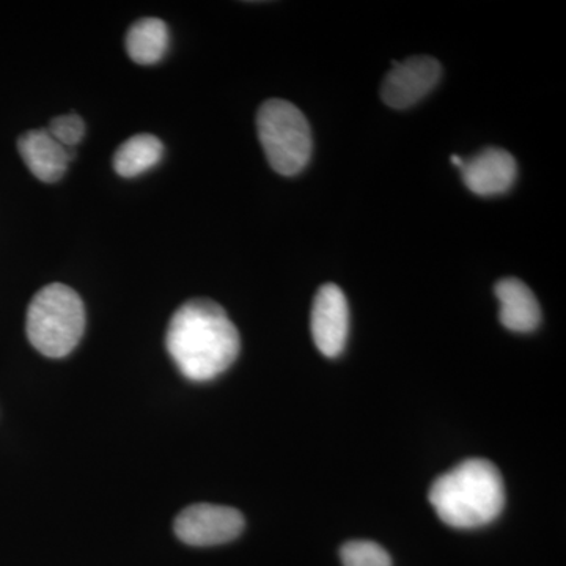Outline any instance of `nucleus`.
Returning <instances> with one entry per match:
<instances>
[{
  "label": "nucleus",
  "mask_w": 566,
  "mask_h": 566,
  "mask_svg": "<svg viewBox=\"0 0 566 566\" xmlns=\"http://www.w3.org/2000/svg\"><path fill=\"white\" fill-rule=\"evenodd\" d=\"M312 335L318 352L326 357L340 356L349 329L348 301L335 283L319 286L312 305Z\"/></svg>",
  "instance_id": "0eeeda50"
},
{
  "label": "nucleus",
  "mask_w": 566,
  "mask_h": 566,
  "mask_svg": "<svg viewBox=\"0 0 566 566\" xmlns=\"http://www.w3.org/2000/svg\"><path fill=\"white\" fill-rule=\"evenodd\" d=\"M450 161H452V164H455V166L461 167L463 166L464 159H461L460 156L453 155Z\"/></svg>",
  "instance_id": "2eb2a0df"
},
{
  "label": "nucleus",
  "mask_w": 566,
  "mask_h": 566,
  "mask_svg": "<svg viewBox=\"0 0 566 566\" xmlns=\"http://www.w3.org/2000/svg\"><path fill=\"white\" fill-rule=\"evenodd\" d=\"M175 534L189 546H218L233 542L244 531V516L226 505L196 504L182 510Z\"/></svg>",
  "instance_id": "39448f33"
},
{
  "label": "nucleus",
  "mask_w": 566,
  "mask_h": 566,
  "mask_svg": "<svg viewBox=\"0 0 566 566\" xmlns=\"http://www.w3.org/2000/svg\"><path fill=\"white\" fill-rule=\"evenodd\" d=\"M464 185L476 196L490 197L504 193L516 180L515 158L502 148H485L460 167Z\"/></svg>",
  "instance_id": "6e6552de"
},
{
  "label": "nucleus",
  "mask_w": 566,
  "mask_h": 566,
  "mask_svg": "<svg viewBox=\"0 0 566 566\" xmlns=\"http://www.w3.org/2000/svg\"><path fill=\"white\" fill-rule=\"evenodd\" d=\"M428 501L447 526H488L504 510V479L490 460L469 458L434 480Z\"/></svg>",
  "instance_id": "f03ea898"
},
{
  "label": "nucleus",
  "mask_w": 566,
  "mask_h": 566,
  "mask_svg": "<svg viewBox=\"0 0 566 566\" xmlns=\"http://www.w3.org/2000/svg\"><path fill=\"white\" fill-rule=\"evenodd\" d=\"M18 150L22 161L40 181L55 182L66 172L74 150H66L48 129H32L22 134L18 140Z\"/></svg>",
  "instance_id": "1a4fd4ad"
},
{
  "label": "nucleus",
  "mask_w": 566,
  "mask_h": 566,
  "mask_svg": "<svg viewBox=\"0 0 566 566\" xmlns=\"http://www.w3.org/2000/svg\"><path fill=\"white\" fill-rule=\"evenodd\" d=\"M169 48V29L159 18H142L126 33V51L139 65L161 61Z\"/></svg>",
  "instance_id": "9b49d317"
},
{
  "label": "nucleus",
  "mask_w": 566,
  "mask_h": 566,
  "mask_svg": "<svg viewBox=\"0 0 566 566\" xmlns=\"http://www.w3.org/2000/svg\"><path fill=\"white\" fill-rule=\"evenodd\" d=\"M340 558L344 566H392V557L385 547L368 539L345 543L340 549Z\"/></svg>",
  "instance_id": "ddd939ff"
},
{
  "label": "nucleus",
  "mask_w": 566,
  "mask_h": 566,
  "mask_svg": "<svg viewBox=\"0 0 566 566\" xmlns=\"http://www.w3.org/2000/svg\"><path fill=\"white\" fill-rule=\"evenodd\" d=\"M256 132L275 172L283 177L303 172L312 155L311 126L303 112L285 99H268L256 114Z\"/></svg>",
  "instance_id": "20e7f679"
},
{
  "label": "nucleus",
  "mask_w": 566,
  "mask_h": 566,
  "mask_svg": "<svg viewBox=\"0 0 566 566\" xmlns=\"http://www.w3.org/2000/svg\"><path fill=\"white\" fill-rule=\"evenodd\" d=\"M164 145L153 134H136L123 142L114 155L115 172L123 178H134L147 172L161 161Z\"/></svg>",
  "instance_id": "f8f14e48"
},
{
  "label": "nucleus",
  "mask_w": 566,
  "mask_h": 566,
  "mask_svg": "<svg viewBox=\"0 0 566 566\" xmlns=\"http://www.w3.org/2000/svg\"><path fill=\"white\" fill-rule=\"evenodd\" d=\"M166 346L182 376L205 382L232 367L241 338L222 305L199 297L177 308L167 327Z\"/></svg>",
  "instance_id": "f257e3e1"
},
{
  "label": "nucleus",
  "mask_w": 566,
  "mask_h": 566,
  "mask_svg": "<svg viewBox=\"0 0 566 566\" xmlns=\"http://www.w3.org/2000/svg\"><path fill=\"white\" fill-rule=\"evenodd\" d=\"M25 331L33 348L43 356H69L85 331V307L80 294L63 283L43 286L29 305Z\"/></svg>",
  "instance_id": "7ed1b4c3"
},
{
  "label": "nucleus",
  "mask_w": 566,
  "mask_h": 566,
  "mask_svg": "<svg viewBox=\"0 0 566 566\" xmlns=\"http://www.w3.org/2000/svg\"><path fill=\"white\" fill-rule=\"evenodd\" d=\"M441 74V63L430 55H415L403 62H394L382 82V102L394 109H408L433 91Z\"/></svg>",
  "instance_id": "423d86ee"
},
{
  "label": "nucleus",
  "mask_w": 566,
  "mask_h": 566,
  "mask_svg": "<svg viewBox=\"0 0 566 566\" xmlns=\"http://www.w3.org/2000/svg\"><path fill=\"white\" fill-rule=\"evenodd\" d=\"M48 132L66 150H74L84 139L85 125L80 115L69 114L52 118Z\"/></svg>",
  "instance_id": "4468645a"
},
{
  "label": "nucleus",
  "mask_w": 566,
  "mask_h": 566,
  "mask_svg": "<svg viewBox=\"0 0 566 566\" xmlns=\"http://www.w3.org/2000/svg\"><path fill=\"white\" fill-rule=\"evenodd\" d=\"M495 297L501 304L499 319L513 333H532L542 323V307L535 294L520 279L506 277L495 283Z\"/></svg>",
  "instance_id": "9d476101"
}]
</instances>
